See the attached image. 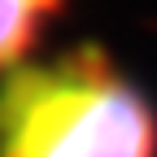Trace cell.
<instances>
[{
    "mask_svg": "<svg viewBox=\"0 0 157 157\" xmlns=\"http://www.w3.org/2000/svg\"><path fill=\"white\" fill-rule=\"evenodd\" d=\"M0 157H157V109L105 48L0 74Z\"/></svg>",
    "mask_w": 157,
    "mask_h": 157,
    "instance_id": "obj_1",
    "label": "cell"
},
{
    "mask_svg": "<svg viewBox=\"0 0 157 157\" xmlns=\"http://www.w3.org/2000/svg\"><path fill=\"white\" fill-rule=\"evenodd\" d=\"M66 0H0V74L22 66Z\"/></svg>",
    "mask_w": 157,
    "mask_h": 157,
    "instance_id": "obj_2",
    "label": "cell"
}]
</instances>
